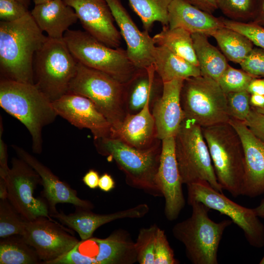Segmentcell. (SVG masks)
<instances>
[{
    "label": "cell",
    "mask_w": 264,
    "mask_h": 264,
    "mask_svg": "<svg viewBox=\"0 0 264 264\" xmlns=\"http://www.w3.org/2000/svg\"><path fill=\"white\" fill-rule=\"evenodd\" d=\"M47 39L30 12L13 22H0V67L2 79L34 84L36 52Z\"/></svg>",
    "instance_id": "obj_1"
},
{
    "label": "cell",
    "mask_w": 264,
    "mask_h": 264,
    "mask_svg": "<svg viewBox=\"0 0 264 264\" xmlns=\"http://www.w3.org/2000/svg\"><path fill=\"white\" fill-rule=\"evenodd\" d=\"M0 106L24 125L31 136L33 152L41 154L42 130L58 116L52 102L34 84L1 79Z\"/></svg>",
    "instance_id": "obj_2"
},
{
    "label": "cell",
    "mask_w": 264,
    "mask_h": 264,
    "mask_svg": "<svg viewBox=\"0 0 264 264\" xmlns=\"http://www.w3.org/2000/svg\"><path fill=\"white\" fill-rule=\"evenodd\" d=\"M94 143L99 154L115 161L128 185L154 197L163 196L156 180L161 145L139 150L111 137L94 139Z\"/></svg>",
    "instance_id": "obj_3"
},
{
    "label": "cell",
    "mask_w": 264,
    "mask_h": 264,
    "mask_svg": "<svg viewBox=\"0 0 264 264\" xmlns=\"http://www.w3.org/2000/svg\"><path fill=\"white\" fill-rule=\"evenodd\" d=\"M191 216L175 224L174 237L185 248L186 255L193 264H218V251L225 230L233 221L215 222L209 217L211 210L199 202H193Z\"/></svg>",
    "instance_id": "obj_4"
},
{
    "label": "cell",
    "mask_w": 264,
    "mask_h": 264,
    "mask_svg": "<svg viewBox=\"0 0 264 264\" xmlns=\"http://www.w3.org/2000/svg\"><path fill=\"white\" fill-rule=\"evenodd\" d=\"M201 128L219 183L233 197L242 195L244 160L240 136L228 122Z\"/></svg>",
    "instance_id": "obj_5"
},
{
    "label": "cell",
    "mask_w": 264,
    "mask_h": 264,
    "mask_svg": "<svg viewBox=\"0 0 264 264\" xmlns=\"http://www.w3.org/2000/svg\"><path fill=\"white\" fill-rule=\"evenodd\" d=\"M77 65L63 38L47 37L34 56V84L52 102L68 92Z\"/></svg>",
    "instance_id": "obj_6"
},
{
    "label": "cell",
    "mask_w": 264,
    "mask_h": 264,
    "mask_svg": "<svg viewBox=\"0 0 264 264\" xmlns=\"http://www.w3.org/2000/svg\"><path fill=\"white\" fill-rule=\"evenodd\" d=\"M174 137L176 156L182 184L187 185L206 182L222 192L201 127L185 118Z\"/></svg>",
    "instance_id": "obj_7"
},
{
    "label": "cell",
    "mask_w": 264,
    "mask_h": 264,
    "mask_svg": "<svg viewBox=\"0 0 264 264\" xmlns=\"http://www.w3.org/2000/svg\"><path fill=\"white\" fill-rule=\"evenodd\" d=\"M63 39L77 62L107 73L123 84L138 69L129 58L126 49L109 47L86 31L68 29Z\"/></svg>",
    "instance_id": "obj_8"
},
{
    "label": "cell",
    "mask_w": 264,
    "mask_h": 264,
    "mask_svg": "<svg viewBox=\"0 0 264 264\" xmlns=\"http://www.w3.org/2000/svg\"><path fill=\"white\" fill-rule=\"evenodd\" d=\"M68 92L90 100L111 128L119 125L127 115L123 101V84L103 71L78 62L76 73L70 82Z\"/></svg>",
    "instance_id": "obj_9"
},
{
    "label": "cell",
    "mask_w": 264,
    "mask_h": 264,
    "mask_svg": "<svg viewBox=\"0 0 264 264\" xmlns=\"http://www.w3.org/2000/svg\"><path fill=\"white\" fill-rule=\"evenodd\" d=\"M180 103L185 118L201 127L228 122L226 95L218 82L200 75L184 80Z\"/></svg>",
    "instance_id": "obj_10"
},
{
    "label": "cell",
    "mask_w": 264,
    "mask_h": 264,
    "mask_svg": "<svg viewBox=\"0 0 264 264\" xmlns=\"http://www.w3.org/2000/svg\"><path fill=\"white\" fill-rule=\"evenodd\" d=\"M137 262L134 242L125 231H114L102 239L79 241L68 252L50 264H132Z\"/></svg>",
    "instance_id": "obj_11"
},
{
    "label": "cell",
    "mask_w": 264,
    "mask_h": 264,
    "mask_svg": "<svg viewBox=\"0 0 264 264\" xmlns=\"http://www.w3.org/2000/svg\"><path fill=\"white\" fill-rule=\"evenodd\" d=\"M188 203L201 202L210 209L228 216L243 232L248 243L253 247L264 246V225L253 208L242 206L226 197L206 182L187 185Z\"/></svg>",
    "instance_id": "obj_12"
},
{
    "label": "cell",
    "mask_w": 264,
    "mask_h": 264,
    "mask_svg": "<svg viewBox=\"0 0 264 264\" xmlns=\"http://www.w3.org/2000/svg\"><path fill=\"white\" fill-rule=\"evenodd\" d=\"M11 163V168L5 179L10 202L26 220H31L41 216L50 218L45 200L34 197L35 190L39 184H42L39 174L19 157L12 158Z\"/></svg>",
    "instance_id": "obj_13"
},
{
    "label": "cell",
    "mask_w": 264,
    "mask_h": 264,
    "mask_svg": "<svg viewBox=\"0 0 264 264\" xmlns=\"http://www.w3.org/2000/svg\"><path fill=\"white\" fill-rule=\"evenodd\" d=\"M22 236L44 264H50L65 255L79 242L72 232L51 218L44 216L26 220Z\"/></svg>",
    "instance_id": "obj_14"
},
{
    "label": "cell",
    "mask_w": 264,
    "mask_h": 264,
    "mask_svg": "<svg viewBox=\"0 0 264 264\" xmlns=\"http://www.w3.org/2000/svg\"><path fill=\"white\" fill-rule=\"evenodd\" d=\"M75 11L85 31L105 45L120 47L122 36L106 0H63Z\"/></svg>",
    "instance_id": "obj_15"
},
{
    "label": "cell",
    "mask_w": 264,
    "mask_h": 264,
    "mask_svg": "<svg viewBox=\"0 0 264 264\" xmlns=\"http://www.w3.org/2000/svg\"><path fill=\"white\" fill-rule=\"evenodd\" d=\"M156 180L165 198L166 218L169 220H174L178 218L185 204L176 156L174 137L161 140Z\"/></svg>",
    "instance_id": "obj_16"
},
{
    "label": "cell",
    "mask_w": 264,
    "mask_h": 264,
    "mask_svg": "<svg viewBox=\"0 0 264 264\" xmlns=\"http://www.w3.org/2000/svg\"><path fill=\"white\" fill-rule=\"evenodd\" d=\"M52 105L58 116L79 129L89 130L94 139L110 136L111 125L88 98L68 92Z\"/></svg>",
    "instance_id": "obj_17"
},
{
    "label": "cell",
    "mask_w": 264,
    "mask_h": 264,
    "mask_svg": "<svg viewBox=\"0 0 264 264\" xmlns=\"http://www.w3.org/2000/svg\"><path fill=\"white\" fill-rule=\"evenodd\" d=\"M122 37L126 44V51L131 61L137 68L154 64L156 45L149 32L140 31L134 22L121 0H106Z\"/></svg>",
    "instance_id": "obj_18"
},
{
    "label": "cell",
    "mask_w": 264,
    "mask_h": 264,
    "mask_svg": "<svg viewBox=\"0 0 264 264\" xmlns=\"http://www.w3.org/2000/svg\"><path fill=\"white\" fill-rule=\"evenodd\" d=\"M242 144L244 172L242 196L251 198L264 194V143L256 137L243 121L230 118Z\"/></svg>",
    "instance_id": "obj_19"
},
{
    "label": "cell",
    "mask_w": 264,
    "mask_h": 264,
    "mask_svg": "<svg viewBox=\"0 0 264 264\" xmlns=\"http://www.w3.org/2000/svg\"><path fill=\"white\" fill-rule=\"evenodd\" d=\"M12 147L18 157L31 166L41 177L43 186L42 196L48 205L49 215L58 212L56 206L59 203H70L90 210L93 208L91 202L79 198L76 190L61 181L36 157L21 147L15 145Z\"/></svg>",
    "instance_id": "obj_20"
},
{
    "label": "cell",
    "mask_w": 264,
    "mask_h": 264,
    "mask_svg": "<svg viewBox=\"0 0 264 264\" xmlns=\"http://www.w3.org/2000/svg\"><path fill=\"white\" fill-rule=\"evenodd\" d=\"M183 79L164 82L161 96L152 105L157 138L160 140L175 137L185 118L180 103Z\"/></svg>",
    "instance_id": "obj_21"
},
{
    "label": "cell",
    "mask_w": 264,
    "mask_h": 264,
    "mask_svg": "<svg viewBox=\"0 0 264 264\" xmlns=\"http://www.w3.org/2000/svg\"><path fill=\"white\" fill-rule=\"evenodd\" d=\"M73 213L66 214L63 212L51 214L50 216L58 220L62 224L76 231L81 240L92 237L94 231L101 226L112 221L125 218L138 219L144 217L146 209L142 204L108 214H98L90 209L75 207Z\"/></svg>",
    "instance_id": "obj_22"
},
{
    "label": "cell",
    "mask_w": 264,
    "mask_h": 264,
    "mask_svg": "<svg viewBox=\"0 0 264 264\" xmlns=\"http://www.w3.org/2000/svg\"><path fill=\"white\" fill-rule=\"evenodd\" d=\"M163 82L154 65L138 68L132 77L123 84V101L127 114H135L149 102L152 106L161 96Z\"/></svg>",
    "instance_id": "obj_23"
},
{
    "label": "cell",
    "mask_w": 264,
    "mask_h": 264,
    "mask_svg": "<svg viewBox=\"0 0 264 264\" xmlns=\"http://www.w3.org/2000/svg\"><path fill=\"white\" fill-rule=\"evenodd\" d=\"M147 102L135 114H127L117 127L111 128V137L117 138L139 150H146L157 144L155 122Z\"/></svg>",
    "instance_id": "obj_24"
},
{
    "label": "cell",
    "mask_w": 264,
    "mask_h": 264,
    "mask_svg": "<svg viewBox=\"0 0 264 264\" xmlns=\"http://www.w3.org/2000/svg\"><path fill=\"white\" fill-rule=\"evenodd\" d=\"M168 26L182 28L191 34L199 33L210 36L224 26L220 17L203 11L185 0H173L168 10Z\"/></svg>",
    "instance_id": "obj_25"
},
{
    "label": "cell",
    "mask_w": 264,
    "mask_h": 264,
    "mask_svg": "<svg viewBox=\"0 0 264 264\" xmlns=\"http://www.w3.org/2000/svg\"><path fill=\"white\" fill-rule=\"evenodd\" d=\"M30 13L40 29L52 39L63 38L69 27L78 20L74 9L63 0L35 5Z\"/></svg>",
    "instance_id": "obj_26"
},
{
    "label": "cell",
    "mask_w": 264,
    "mask_h": 264,
    "mask_svg": "<svg viewBox=\"0 0 264 264\" xmlns=\"http://www.w3.org/2000/svg\"><path fill=\"white\" fill-rule=\"evenodd\" d=\"M153 65L163 83L201 75L198 66L162 46H155Z\"/></svg>",
    "instance_id": "obj_27"
},
{
    "label": "cell",
    "mask_w": 264,
    "mask_h": 264,
    "mask_svg": "<svg viewBox=\"0 0 264 264\" xmlns=\"http://www.w3.org/2000/svg\"><path fill=\"white\" fill-rule=\"evenodd\" d=\"M192 37L201 75L218 82L229 65L227 59L209 43L207 35L196 33Z\"/></svg>",
    "instance_id": "obj_28"
},
{
    "label": "cell",
    "mask_w": 264,
    "mask_h": 264,
    "mask_svg": "<svg viewBox=\"0 0 264 264\" xmlns=\"http://www.w3.org/2000/svg\"><path fill=\"white\" fill-rule=\"evenodd\" d=\"M155 45L164 46L176 54L198 66L192 34L182 28H170L163 26L162 30L153 37Z\"/></svg>",
    "instance_id": "obj_29"
},
{
    "label": "cell",
    "mask_w": 264,
    "mask_h": 264,
    "mask_svg": "<svg viewBox=\"0 0 264 264\" xmlns=\"http://www.w3.org/2000/svg\"><path fill=\"white\" fill-rule=\"evenodd\" d=\"M216 41L226 59L240 64L254 47L253 43L244 35L224 26L210 35Z\"/></svg>",
    "instance_id": "obj_30"
},
{
    "label": "cell",
    "mask_w": 264,
    "mask_h": 264,
    "mask_svg": "<svg viewBox=\"0 0 264 264\" xmlns=\"http://www.w3.org/2000/svg\"><path fill=\"white\" fill-rule=\"evenodd\" d=\"M42 264L36 252L21 235H12L0 241V264Z\"/></svg>",
    "instance_id": "obj_31"
},
{
    "label": "cell",
    "mask_w": 264,
    "mask_h": 264,
    "mask_svg": "<svg viewBox=\"0 0 264 264\" xmlns=\"http://www.w3.org/2000/svg\"><path fill=\"white\" fill-rule=\"evenodd\" d=\"M173 0H128L140 18L144 30L150 31L155 22L168 25V10Z\"/></svg>",
    "instance_id": "obj_32"
},
{
    "label": "cell",
    "mask_w": 264,
    "mask_h": 264,
    "mask_svg": "<svg viewBox=\"0 0 264 264\" xmlns=\"http://www.w3.org/2000/svg\"><path fill=\"white\" fill-rule=\"evenodd\" d=\"M26 220L19 214L8 198L0 199V238L22 236Z\"/></svg>",
    "instance_id": "obj_33"
},
{
    "label": "cell",
    "mask_w": 264,
    "mask_h": 264,
    "mask_svg": "<svg viewBox=\"0 0 264 264\" xmlns=\"http://www.w3.org/2000/svg\"><path fill=\"white\" fill-rule=\"evenodd\" d=\"M218 8L228 19L252 22L256 12V0H217Z\"/></svg>",
    "instance_id": "obj_34"
},
{
    "label": "cell",
    "mask_w": 264,
    "mask_h": 264,
    "mask_svg": "<svg viewBox=\"0 0 264 264\" xmlns=\"http://www.w3.org/2000/svg\"><path fill=\"white\" fill-rule=\"evenodd\" d=\"M159 227L154 224L140 230L135 246L137 262L140 264H155L157 233Z\"/></svg>",
    "instance_id": "obj_35"
},
{
    "label": "cell",
    "mask_w": 264,
    "mask_h": 264,
    "mask_svg": "<svg viewBox=\"0 0 264 264\" xmlns=\"http://www.w3.org/2000/svg\"><path fill=\"white\" fill-rule=\"evenodd\" d=\"M255 77L243 70L228 66L218 82L225 94L247 90L251 80Z\"/></svg>",
    "instance_id": "obj_36"
},
{
    "label": "cell",
    "mask_w": 264,
    "mask_h": 264,
    "mask_svg": "<svg viewBox=\"0 0 264 264\" xmlns=\"http://www.w3.org/2000/svg\"><path fill=\"white\" fill-rule=\"evenodd\" d=\"M225 27L246 37L253 44L264 50V27L252 22H242L220 17Z\"/></svg>",
    "instance_id": "obj_37"
},
{
    "label": "cell",
    "mask_w": 264,
    "mask_h": 264,
    "mask_svg": "<svg viewBox=\"0 0 264 264\" xmlns=\"http://www.w3.org/2000/svg\"><path fill=\"white\" fill-rule=\"evenodd\" d=\"M226 95L228 112L230 117L244 121L251 110L250 94L247 90H244L230 92Z\"/></svg>",
    "instance_id": "obj_38"
},
{
    "label": "cell",
    "mask_w": 264,
    "mask_h": 264,
    "mask_svg": "<svg viewBox=\"0 0 264 264\" xmlns=\"http://www.w3.org/2000/svg\"><path fill=\"white\" fill-rule=\"evenodd\" d=\"M240 65L242 70L253 77L264 78V50L254 47Z\"/></svg>",
    "instance_id": "obj_39"
},
{
    "label": "cell",
    "mask_w": 264,
    "mask_h": 264,
    "mask_svg": "<svg viewBox=\"0 0 264 264\" xmlns=\"http://www.w3.org/2000/svg\"><path fill=\"white\" fill-rule=\"evenodd\" d=\"M173 249L170 246L164 230L159 227L156 236L155 264H178Z\"/></svg>",
    "instance_id": "obj_40"
},
{
    "label": "cell",
    "mask_w": 264,
    "mask_h": 264,
    "mask_svg": "<svg viewBox=\"0 0 264 264\" xmlns=\"http://www.w3.org/2000/svg\"><path fill=\"white\" fill-rule=\"evenodd\" d=\"M28 8L17 0H0L1 21L9 22L18 20L30 12Z\"/></svg>",
    "instance_id": "obj_41"
},
{
    "label": "cell",
    "mask_w": 264,
    "mask_h": 264,
    "mask_svg": "<svg viewBox=\"0 0 264 264\" xmlns=\"http://www.w3.org/2000/svg\"><path fill=\"white\" fill-rule=\"evenodd\" d=\"M243 122L252 133L264 143V114L251 107L250 112Z\"/></svg>",
    "instance_id": "obj_42"
},
{
    "label": "cell",
    "mask_w": 264,
    "mask_h": 264,
    "mask_svg": "<svg viewBox=\"0 0 264 264\" xmlns=\"http://www.w3.org/2000/svg\"><path fill=\"white\" fill-rule=\"evenodd\" d=\"M3 124L1 117L0 120V177L5 179L10 168L8 166L7 146L2 139Z\"/></svg>",
    "instance_id": "obj_43"
},
{
    "label": "cell",
    "mask_w": 264,
    "mask_h": 264,
    "mask_svg": "<svg viewBox=\"0 0 264 264\" xmlns=\"http://www.w3.org/2000/svg\"><path fill=\"white\" fill-rule=\"evenodd\" d=\"M199 9L212 14L218 9L217 0H185Z\"/></svg>",
    "instance_id": "obj_44"
},
{
    "label": "cell",
    "mask_w": 264,
    "mask_h": 264,
    "mask_svg": "<svg viewBox=\"0 0 264 264\" xmlns=\"http://www.w3.org/2000/svg\"><path fill=\"white\" fill-rule=\"evenodd\" d=\"M100 177L97 171L90 169L84 176L82 181L88 187L94 189L98 187Z\"/></svg>",
    "instance_id": "obj_45"
},
{
    "label": "cell",
    "mask_w": 264,
    "mask_h": 264,
    "mask_svg": "<svg viewBox=\"0 0 264 264\" xmlns=\"http://www.w3.org/2000/svg\"><path fill=\"white\" fill-rule=\"evenodd\" d=\"M115 181L111 175L108 173H104L100 176L98 187L105 192H109L114 188Z\"/></svg>",
    "instance_id": "obj_46"
},
{
    "label": "cell",
    "mask_w": 264,
    "mask_h": 264,
    "mask_svg": "<svg viewBox=\"0 0 264 264\" xmlns=\"http://www.w3.org/2000/svg\"><path fill=\"white\" fill-rule=\"evenodd\" d=\"M247 91L250 94L264 95V78H254L249 84Z\"/></svg>",
    "instance_id": "obj_47"
},
{
    "label": "cell",
    "mask_w": 264,
    "mask_h": 264,
    "mask_svg": "<svg viewBox=\"0 0 264 264\" xmlns=\"http://www.w3.org/2000/svg\"><path fill=\"white\" fill-rule=\"evenodd\" d=\"M252 22L264 26V0H256L255 15Z\"/></svg>",
    "instance_id": "obj_48"
},
{
    "label": "cell",
    "mask_w": 264,
    "mask_h": 264,
    "mask_svg": "<svg viewBox=\"0 0 264 264\" xmlns=\"http://www.w3.org/2000/svg\"><path fill=\"white\" fill-rule=\"evenodd\" d=\"M250 105L254 108H264V95L257 94H250Z\"/></svg>",
    "instance_id": "obj_49"
},
{
    "label": "cell",
    "mask_w": 264,
    "mask_h": 264,
    "mask_svg": "<svg viewBox=\"0 0 264 264\" xmlns=\"http://www.w3.org/2000/svg\"><path fill=\"white\" fill-rule=\"evenodd\" d=\"M8 192L6 181L0 177V199L7 198Z\"/></svg>",
    "instance_id": "obj_50"
},
{
    "label": "cell",
    "mask_w": 264,
    "mask_h": 264,
    "mask_svg": "<svg viewBox=\"0 0 264 264\" xmlns=\"http://www.w3.org/2000/svg\"><path fill=\"white\" fill-rule=\"evenodd\" d=\"M253 209L259 218L264 219V198L261 200L260 204Z\"/></svg>",
    "instance_id": "obj_51"
},
{
    "label": "cell",
    "mask_w": 264,
    "mask_h": 264,
    "mask_svg": "<svg viewBox=\"0 0 264 264\" xmlns=\"http://www.w3.org/2000/svg\"><path fill=\"white\" fill-rule=\"evenodd\" d=\"M52 0H33L35 5H38L44 3Z\"/></svg>",
    "instance_id": "obj_52"
},
{
    "label": "cell",
    "mask_w": 264,
    "mask_h": 264,
    "mask_svg": "<svg viewBox=\"0 0 264 264\" xmlns=\"http://www.w3.org/2000/svg\"><path fill=\"white\" fill-rule=\"evenodd\" d=\"M18 0L21 2L27 7H28L29 5H30V0Z\"/></svg>",
    "instance_id": "obj_53"
},
{
    "label": "cell",
    "mask_w": 264,
    "mask_h": 264,
    "mask_svg": "<svg viewBox=\"0 0 264 264\" xmlns=\"http://www.w3.org/2000/svg\"><path fill=\"white\" fill-rule=\"evenodd\" d=\"M254 109L255 110H256L257 111H258V112H259L260 113H262L263 114H264V107L262 108H254Z\"/></svg>",
    "instance_id": "obj_54"
},
{
    "label": "cell",
    "mask_w": 264,
    "mask_h": 264,
    "mask_svg": "<svg viewBox=\"0 0 264 264\" xmlns=\"http://www.w3.org/2000/svg\"><path fill=\"white\" fill-rule=\"evenodd\" d=\"M259 264H264V255L263 257V258H262V259L261 260V261H260Z\"/></svg>",
    "instance_id": "obj_55"
},
{
    "label": "cell",
    "mask_w": 264,
    "mask_h": 264,
    "mask_svg": "<svg viewBox=\"0 0 264 264\" xmlns=\"http://www.w3.org/2000/svg\"></svg>",
    "instance_id": "obj_56"
}]
</instances>
